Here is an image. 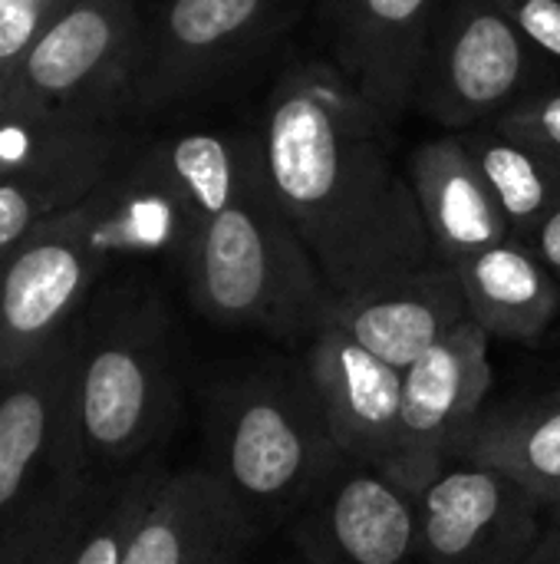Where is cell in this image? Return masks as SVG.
I'll return each mask as SVG.
<instances>
[{
  "instance_id": "6da1fadb",
  "label": "cell",
  "mask_w": 560,
  "mask_h": 564,
  "mask_svg": "<svg viewBox=\"0 0 560 564\" xmlns=\"http://www.w3.org/2000/svg\"><path fill=\"white\" fill-rule=\"evenodd\" d=\"M389 132L337 63L287 69L267 99L257 129L267 182L333 297L436 261Z\"/></svg>"
},
{
  "instance_id": "7a4b0ae2",
  "label": "cell",
  "mask_w": 560,
  "mask_h": 564,
  "mask_svg": "<svg viewBox=\"0 0 560 564\" xmlns=\"http://www.w3.org/2000/svg\"><path fill=\"white\" fill-rule=\"evenodd\" d=\"M182 264L195 307L221 327L314 337L333 304L314 254L274 202L261 139L241 188L195 231Z\"/></svg>"
},
{
  "instance_id": "3957f363",
  "label": "cell",
  "mask_w": 560,
  "mask_h": 564,
  "mask_svg": "<svg viewBox=\"0 0 560 564\" xmlns=\"http://www.w3.org/2000/svg\"><path fill=\"white\" fill-rule=\"evenodd\" d=\"M208 440L215 476L257 532L294 522L347 463L307 370H254L221 387Z\"/></svg>"
},
{
  "instance_id": "277c9868",
  "label": "cell",
  "mask_w": 560,
  "mask_h": 564,
  "mask_svg": "<svg viewBox=\"0 0 560 564\" xmlns=\"http://www.w3.org/2000/svg\"><path fill=\"white\" fill-rule=\"evenodd\" d=\"M73 453L79 473L119 469L149 453L175 416V377L155 311L76 330Z\"/></svg>"
},
{
  "instance_id": "5b68a950",
  "label": "cell",
  "mask_w": 560,
  "mask_h": 564,
  "mask_svg": "<svg viewBox=\"0 0 560 564\" xmlns=\"http://www.w3.org/2000/svg\"><path fill=\"white\" fill-rule=\"evenodd\" d=\"M142 26L132 0H73L3 76L7 112L106 119L135 83Z\"/></svg>"
},
{
  "instance_id": "8992f818",
  "label": "cell",
  "mask_w": 560,
  "mask_h": 564,
  "mask_svg": "<svg viewBox=\"0 0 560 564\" xmlns=\"http://www.w3.org/2000/svg\"><path fill=\"white\" fill-rule=\"evenodd\" d=\"M535 63L538 50L498 0H439L416 79V109L446 132L475 129L535 89Z\"/></svg>"
},
{
  "instance_id": "52a82bcc",
  "label": "cell",
  "mask_w": 560,
  "mask_h": 564,
  "mask_svg": "<svg viewBox=\"0 0 560 564\" xmlns=\"http://www.w3.org/2000/svg\"><path fill=\"white\" fill-rule=\"evenodd\" d=\"M79 334L66 330L30 364L0 373V535L56 482L86 476L73 453Z\"/></svg>"
},
{
  "instance_id": "ba28073f",
  "label": "cell",
  "mask_w": 560,
  "mask_h": 564,
  "mask_svg": "<svg viewBox=\"0 0 560 564\" xmlns=\"http://www.w3.org/2000/svg\"><path fill=\"white\" fill-rule=\"evenodd\" d=\"M488 344L492 337L465 321L403 370L399 443L383 473L416 502L485 413L495 383Z\"/></svg>"
},
{
  "instance_id": "9c48e42d",
  "label": "cell",
  "mask_w": 560,
  "mask_h": 564,
  "mask_svg": "<svg viewBox=\"0 0 560 564\" xmlns=\"http://www.w3.org/2000/svg\"><path fill=\"white\" fill-rule=\"evenodd\" d=\"M419 509L422 564H528L548 509L512 476L449 459L426 486Z\"/></svg>"
},
{
  "instance_id": "30bf717a",
  "label": "cell",
  "mask_w": 560,
  "mask_h": 564,
  "mask_svg": "<svg viewBox=\"0 0 560 564\" xmlns=\"http://www.w3.org/2000/svg\"><path fill=\"white\" fill-rule=\"evenodd\" d=\"M294 542L310 564H422L416 499L356 463H343L294 519Z\"/></svg>"
},
{
  "instance_id": "8fae6325",
  "label": "cell",
  "mask_w": 560,
  "mask_h": 564,
  "mask_svg": "<svg viewBox=\"0 0 560 564\" xmlns=\"http://www.w3.org/2000/svg\"><path fill=\"white\" fill-rule=\"evenodd\" d=\"M439 0H327L333 63L396 129L416 109V79Z\"/></svg>"
},
{
  "instance_id": "7c38bea8",
  "label": "cell",
  "mask_w": 560,
  "mask_h": 564,
  "mask_svg": "<svg viewBox=\"0 0 560 564\" xmlns=\"http://www.w3.org/2000/svg\"><path fill=\"white\" fill-rule=\"evenodd\" d=\"M277 0H168L142 40L135 89L145 106L191 96L248 50Z\"/></svg>"
},
{
  "instance_id": "4fadbf2b",
  "label": "cell",
  "mask_w": 560,
  "mask_h": 564,
  "mask_svg": "<svg viewBox=\"0 0 560 564\" xmlns=\"http://www.w3.org/2000/svg\"><path fill=\"white\" fill-rule=\"evenodd\" d=\"M307 377L317 387L347 463L383 473L399 443L403 370L360 347L340 327L323 324L310 337Z\"/></svg>"
},
{
  "instance_id": "5bb4252c",
  "label": "cell",
  "mask_w": 560,
  "mask_h": 564,
  "mask_svg": "<svg viewBox=\"0 0 560 564\" xmlns=\"http://www.w3.org/2000/svg\"><path fill=\"white\" fill-rule=\"evenodd\" d=\"M465 321L472 317L459 271L432 261L426 268L386 278L360 294L333 297L323 324L340 327L380 360L406 370Z\"/></svg>"
},
{
  "instance_id": "9a60e30c",
  "label": "cell",
  "mask_w": 560,
  "mask_h": 564,
  "mask_svg": "<svg viewBox=\"0 0 560 564\" xmlns=\"http://www.w3.org/2000/svg\"><path fill=\"white\" fill-rule=\"evenodd\" d=\"M257 535L211 466L165 473L122 564H244Z\"/></svg>"
},
{
  "instance_id": "2e32d148",
  "label": "cell",
  "mask_w": 560,
  "mask_h": 564,
  "mask_svg": "<svg viewBox=\"0 0 560 564\" xmlns=\"http://www.w3.org/2000/svg\"><path fill=\"white\" fill-rule=\"evenodd\" d=\"M409 182L436 261L455 268L512 238L508 218L459 132H446L419 145L409 162Z\"/></svg>"
},
{
  "instance_id": "e0dca14e",
  "label": "cell",
  "mask_w": 560,
  "mask_h": 564,
  "mask_svg": "<svg viewBox=\"0 0 560 564\" xmlns=\"http://www.w3.org/2000/svg\"><path fill=\"white\" fill-rule=\"evenodd\" d=\"M469 317L508 344H538L560 314V284L531 245L505 238L455 264Z\"/></svg>"
},
{
  "instance_id": "ac0fdd59",
  "label": "cell",
  "mask_w": 560,
  "mask_h": 564,
  "mask_svg": "<svg viewBox=\"0 0 560 564\" xmlns=\"http://www.w3.org/2000/svg\"><path fill=\"white\" fill-rule=\"evenodd\" d=\"M452 459L492 466L531 489L548 509L560 506V387L485 410Z\"/></svg>"
},
{
  "instance_id": "d6986e66",
  "label": "cell",
  "mask_w": 560,
  "mask_h": 564,
  "mask_svg": "<svg viewBox=\"0 0 560 564\" xmlns=\"http://www.w3.org/2000/svg\"><path fill=\"white\" fill-rule=\"evenodd\" d=\"M459 135L485 175L498 208L505 212L512 238L528 241L560 212V162L508 132H498L488 122Z\"/></svg>"
},
{
  "instance_id": "ffe728a7",
  "label": "cell",
  "mask_w": 560,
  "mask_h": 564,
  "mask_svg": "<svg viewBox=\"0 0 560 564\" xmlns=\"http://www.w3.org/2000/svg\"><path fill=\"white\" fill-rule=\"evenodd\" d=\"M119 159H79L59 165L0 172V261L46 218L99 188Z\"/></svg>"
},
{
  "instance_id": "44dd1931",
  "label": "cell",
  "mask_w": 560,
  "mask_h": 564,
  "mask_svg": "<svg viewBox=\"0 0 560 564\" xmlns=\"http://www.w3.org/2000/svg\"><path fill=\"white\" fill-rule=\"evenodd\" d=\"M92 489V476H76L46 489L0 535V564H73Z\"/></svg>"
},
{
  "instance_id": "7402d4cb",
  "label": "cell",
  "mask_w": 560,
  "mask_h": 564,
  "mask_svg": "<svg viewBox=\"0 0 560 564\" xmlns=\"http://www.w3.org/2000/svg\"><path fill=\"white\" fill-rule=\"evenodd\" d=\"M165 469L139 466L112 486H96L89 499L86 522L79 529L73 564H122L132 532L155 496Z\"/></svg>"
},
{
  "instance_id": "603a6c76",
  "label": "cell",
  "mask_w": 560,
  "mask_h": 564,
  "mask_svg": "<svg viewBox=\"0 0 560 564\" xmlns=\"http://www.w3.org/2000/svg\"><path fill=\"white\" fill-rule=\"evenodd\" d=\"M488 126L541 149L545 155L560 162V86L528 89L521 99H515L495 119H488Z\"/></svg>"
},
{
  "instance_id": "cb8c5ba5",
  "label": "cell",
  "mask_w": 560,
  "mask_h": 564,
  "mask_svg": "<svg viewBox=\"0 0 560 564\" xmlns=\"http://www.w3.org/2000/svg\"><path fill=\"white\" fill-rule=\"evenodd\" d=\"M73 0H0V76L30 50V43L69 7Z\"/></svg>"
},
{
  "instance_id": "d4e9b609",
  "label": "cell",
  "mask_w": 560,
  "mask_h": 564,
  "mask_svg": "<svg viewBox=\"0 0 560 564\" xmlns=\"http://www.w3.org/2000/svg\"><path fill=\"white\" fill-rule=\"evenodd\" d=\"M498 7L541 56L560 63V0H498Z\"/></svg>"
},
{
  "instance_id": "484cf974",
  "label": "cell",
  "mask_w": 560,
  "mask_h": 564,
  "mask_svg": "<svg viewBox=\"0 0 560 564\" xmlns=\"http://www.w3.org/2000/svg\"><path fill=\"white\" fill-rule=\"evenodd\" d=\"M525 245L535 248V254L545 261V268L554 274V281L560 284V212H554Z\"/></svg>"
},
{
  "instance_id": "4316f807",
  "label": "cell",
  "mask_w": 560,
  "mask_h": 564,
  "mask_svg": "<svg viewBox=\"0 0 560 564\" xmlns=\"http://www.w3.org/2000/svg\"><path fill=\"white\" fill-rule=\"evenodd\" d=\"M528 564H560V525L554 522V532H548L541 539V545L535 549V555L528 558Z\"/></svg>"
},
{
  "instance_id": "83f0119b",
  "label": "cell",
  "mask_w": 560,
  "mask_h": 564,
  "mask_svg": "<svg viewBox=\"0 0 560 564\" xmlns=\"http://www.w3.org/2000/svg\"><path fill=\"white\" fill-rule=\"evenodd\" d=\"M3 109H7V89H3V76H0V119H3Z\"/></svg>"
},
{
  "instance_id": "f1b7e54d",
  "label": "cell",
  "mask_w": 560,
  "mask_h": 564,
  "mask_svg": "<svg viewBox=\"0 0 560 564\" xmlns=\"http://www.w3.org/2000/svg\"><path fill=\"white\" fill-rule=\"evenodd\" d=\"M551 516H554V522L560 525V506H554V509H551Z\"/></svg>"
}]
</instances>
